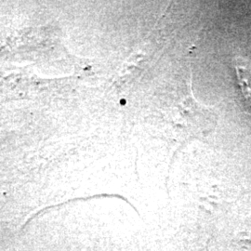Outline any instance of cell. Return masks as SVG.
<instances>
[{
    "label": "cell",
    "mask_w": 251,
    "mask_h": 251,
    "mask_svg": "<svg viewBox=\"0 0 251 251\" xmlns=\"http://www.w3.org/2000/svg\"><path fill=\"white\" fill-rule=\"evenodd\" d=\"M237 79L242 90L243 96L247 105L251 108V69L244 65L237 63L235 66Z\"/></svg>",
    "instance_id": "cell-1"
}]
</instances>
